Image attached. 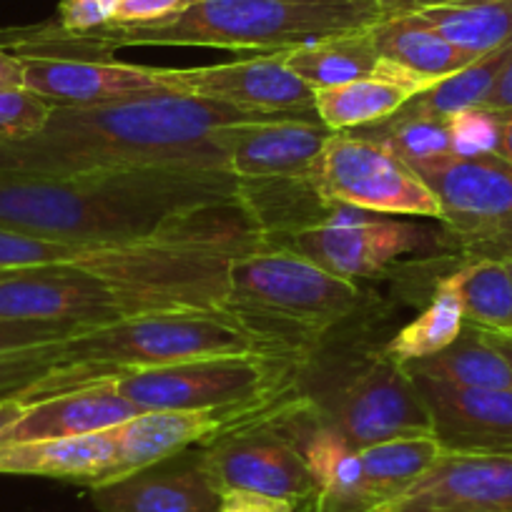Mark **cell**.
Here are the masks:
<instances>
[{
	"label": "cell",
	"instance_id": "obj_1",
	"mask_svg": "<svg viewBox=\"0 0 512 512\" xmlns=\"http://www.w3.org/2000/svg\"><path fill=\"white\" fill-rule=\"evenodd\" d=\"M0 229L66 244L136 246L256 226L239 206V179L229 171L151 166L0 174Z\"/></svg>",
	"mask_w": 512,
	"mask_h": 512
},
{
	"label": "cell",
	"instance_id": "obj_2",
	"mask_svg": "<svg viewBox=\"0 0 512 512\" xmlns=\"http://www.w3.org/2000/svg\"><path fill=\"white\" fill-rule=\"evenodd\" d=\"M251 113L229 103L161 91L91 106H53L38 131L0 141V174H101L194 166L226 171L214 134Z\"/></svg>",
	"mask_w": 512,
	"mask_h": 512
},
{
	"label": "cell",
	"instance_id": "obj_3",
	"mask_svg": "<svg viewBox=\"0 0 512 512\" xmlns=\"http://www.w3.org/2000/svg\"><path fill=\"white\" fill-rule=\"evenodd\" d=\"M382 18L379 0H191L176 16L144 26H106L86 36L36 26L18 28L16 38L28 46L103 56L131 46L221 48L262 56L369 31Z\"/></svg>",
	"mask_w": 512,
	"mask_h": 512
},
{
	"label": "cell",
	"instance_id": "obj_4",
	"mask_svg": "<svg viewBox=\"0 0 512 512\" xmlns=\"http://www.w3.org/2000/svg\"><path fill=\"white\" fill-rule=\"evenodd\" d=\"M56 362L38 382L18 392L23 405L113 382L131 372L169 367L224 354H284L274 332L259 329L229 307L166 309L83 329L56 342Z\"/></svg>",
	"mask_w": 512,
	"mask_h": 512
},
{
	"label": "cell",
	"instance_id": "obj_5",
	"mask_svg": "<svg viewBox=\"0 0 512 512\" xmlns=\"http://www.w3.org/2000/svg\"><path fill=\"white\" fill-rule=\"evenodd\" d=\"M362 304L357 282L334 277L289 246L269 241L229 264V302L241 317H262L307 334L337 327Z\"/></svg>",
	"mask_w": 512,
	"mask_h": 512
},
{
	"label": "cell",
	"instance_id": "obj_6",
	"mask_svg": "<svg viewBox=\"0 0 512 512\" xmlns=\"http://www.w3.org/2000/svg\"><path fill=\"white\" fill-rule=\"evenodd\" d=\"M166 309H206L179 294L123 282L81 267L0 272V319L103 327Z\"/></svg>",
	"mask_w": 512,
	"mask_h": 512
},
{
	"label": "cell",
	"instance_id": "obj_7",
	"mask_svg": "<svg viewBox=\"0 0 512 512\" xmlns=\"http://www.w3.org/2000/svg\"><path fill=\"white\" fill-rule=\"evenodd\" d=\"M289 362L284 354H224L113 379L141 412L251 410L282 400Z\"/></svg>",
	"mask_w": 512,
	"mask_h": 512
},
{
	"label": "cell",
	"instance_id": "obj_8",
	"mask_svg": "<svg viewBox=\"0 0 512 512\" xmlns=\"http://www.w3.org/2000/svg\"><path fill=\"white\" fill-rule=\"evenodd\" d=\"M299 400H284L262 420L226 432L206 442L199 462L216 495L234 492L274 497V500L314 502L317 485L302 455L297 435L284 420Z\"/></svg>",
	"mask_w": 512,
	"mask_h": 512
},
{
	"label": "cell",
	"instance_id": "obj_9",
	"mask_svg": "<svg viewBox=\"0 0 512 512\" xmlns=\"http://www.w3.org/2000/svg\"><path fill=\"white\" fill-rule=\"evenodd\" d=\"M309 181L329 204L354 206L372 214L440 221L437 196L415 169L392 149L362 134L334 131Z\"/></svg>",
	"mask_w": 512,
	"mask_h": 512
},
{
	"label": "cell",
	"instance_id": "obj_10",
	"mask_svg": "<svg viewBox=\"0 0 512 512\" xmlns=\"http://www.w3.org/2000/svg\"><path fill=\"white\" fill-rule=\"evenodd\" d=\"M440 204V221L472 259L512 256V164L500 156L412 166Z\"/></svg>",
	"mask_w": 512,
	"mask_h": 512
},
{
	"label": "cell",
	"instance_id": "obj_11",
	"mask_svg": "<svg viewBox=\"0 0 512 512\" xmlns=\"http://www.w3.org/2000/svg\"><path fill=\"white\" fill-rule=\"evenodd\" d=\"M432 241L430 231L420 224L334 204L322 221L289 234L284 246L299 251L334 277L357 282L384 272L400 256L422 251Z\"/></svg>",
	"mask_w": 512,
	"mask_h": 512
},
{
	"label": "cell",
	"instance_id": "obj_12",
	"mask_svg": "<svg viewBox=\"0 0 512 512\" xmlns=\"http://www.w3.org/2000/svg\"><path fill=\"white\" fill-rule=\"evenodd\" d=\"M322 420L354 450L432 435L430 412L415 382L384 354L369 359L339 387Z\"/></svg>",
	"mask_w": 512,
	"mask_h": 512
},
{
	"label": "cell",
	"instance_id": "obj_13",
	"mask_svg": "<svg viewBox=\"0 0 512 512\" xmlns=\"http://www.w3.org/2000/svg\"><path fill=\"white\" fill-rule=\"evenodd\" d=\"M23 66V88L53 106H91L169 91L159 68L113 61L103 53L66 48H16Z\"/></svg>",
	"mask_w": 512,
	"mask_h": 512
},
{
	"label": "cell",
	"instance_id": "obj_14",
	"mask_svg": "<svg viewBox=\"0 0 512 512\" xmlns=\"http://www.w3.org/2000/svg\"><path fill=\"white\" fill-rule=\"evenodd\" d=\"M332 134L317 113H279L221 126L214 139L231 176L269 181L312 174Z\"/></svg>",
	"mask_w": 512,
	"mask_h": 512
},
{
	"label": "cell",
	"instance_id": "obj_15",
	"mask_svg": "<svg viewBox=\"0 0 512 512\" xmlns=\"http://www.w3.org/2000/svg\"><path fill=\"white\" fill-rule=\"evenodd\" d=\"M164 86L174 93L229 103L251 113H317L309 88L284 63V53H262L241 61L199 68H159Z\"/></svg>",
	"mask_w": 512,
	"mask_h": 512
},
{
	"label": "cell",
	"instance_id": "obj_16",
	"mask_svg": "<svg viewBox=\"0 0 512 512\" xmlns=\"http://www.w3.org/2000/svg\"><path fill=\"white\" fill-rule=\"evenodd\" d=\"M364 512H512V452L442 450L410 487Z\"/></svg>",
	"mask_w": 512,
	"mask_h": 512
},
{
	"label": "cell",
	"instance_id": "obj_17",
	"mask_svg": "<svg viewBox=\"0 0 512 512\" xmlns=\"http://www.w3.org/2000/svg\"><path fill=\"white\" fill-rule=\"evenodd\" d=\"M282 405V400L251 410H154L141 412L134 420L116 427V460L108 467L103 480L96 487L108 482L123 480L134 472L154 467L159 462L171 460L189 450L191 445L209 442L214 437L244 427L249 422L262 420L269 412Z\"/></svg>",
	"mask_w": 512,
	"mask_h": 512
},
{
	"label": "cell",
	"instance_id": "obj_18",
	"mask_svg": "<svg viewBox=\"0 0 512 512\" xmlns=\"http://www.w3.org/2000/svg\"><path fill=\"white\" fill-rule=\"evenodd\" d=\"M412 382L425 400L432 435L442 450L512 452V387H455L425 377H412Z\"/></svg>",
	"mask_w": 512,
	"mask_h": 512
},
{
	"label": "cell",
	"instance_id": "obj_19",
	"mask_svg": "<svg viewBox=\"0 0 512 512\" xmlns=\"http://www.w3.org/2000/svg\"><path fill=\"white\" fill-rule=\"evenodd\" d=\"M91 497L101 512H219L221 505L199 452H181L123 480L91 487Z\"/></svg>",
	"mask_w": 512,
	"mask_h": 512
},
{
	"label": "cell",
	"instance_id": "obj_20",
	"mask_svg": "<svg viewBox=\"0 0 512 512\" xmlns=\"http://www.w3.org/2000/svg\"><path fill=\"white\" fill-rule=\"evenodd\" d=\"M141 415L113 382H98L81 390L61 392L26 405L21 420L8 430L3 445L36 440H58V437H81L93 432L113 430L123 422Z\"/></svg>",
	"mask_w": 512,
	"mask_h": 512
},
{
	"label": "cell",
	"instance_id": "obj_21",
	"mask_svg": "<svg viewBox=\"0 0 512 512\" xmlns=\"http://www.w3.org/2000/svg\"><path fill=\"white\" fill-rule=\"evenodd\" d=\"M435 78L407 71L395 63L379 61L372 76L352 83L314 91L317 118L332 131H352L382 123L400 111L407 101L435 86Z\"/></svg>",
	"mask_w": 512,
	"mask_h": 512
},
{
	"label": "cell",
	"instance_id": "obj_22",
	"mask_svg": "<svg viewBox=\"0 0 512 512\" xmlns=\"http://www.w3.org/2000/svg\"><path fill=\"white\" fill-rule=\"evenodd\" d=\"M116 427L81 437L0 445V475L53 477L96 487L116 460Z\"/></svg>",
	"mask_w": 512,
	"mask_h": 512
},
{
	"label": "cell",
	"instance_id": "obj_23",
	"mask_svg": "<svg viewBox=\"0 0 512 512\" xmlns=\"http://www.w3.org/2000/svg\"><path fill=\"white\" fill-rule=\"evenodd\" d=\"M299 447L317 485L314 512H364L369 507L362 455L327 422L297 432Z\"/></svg>",
	"mask_w": 512,
	"mask_h": 512
},
{
	"label": "cell",
	"instance_id": "obj_24",
	"mask_svg": "<svg viewBox=\"0 0 512 512\" xmlns=\"http://www.w3.org/2000/svg\"><path fill=\"white\" fill-rule=\"evenodd\" d=\"M369 38H372L374 51L382 61L422 73V76L435 78V81H442V78L452 76V73L462 71L472 61H477L470 53L460 51L450 41H445L417 13L382 18L369 28Z\"/></svg>",
	"mask_w": 512,
	"mask_h": 512
},
{
	"label": "cell",
	"instance_id": "obj_25",
	"mask_svg": "<svg viewBox=\"0 0 512 512\" xmlns=\"http://www.w3.org/2000/svg\"><path fill=\"white\" fill-rule=\"evenodd\" d=\"M405 372L455 387H482V390L512 387V367L507 359L492 347L485 332L472 324H465L460 337L437 354L405 364Z\"/></svg>",
	"mask_w": 512,
	"mask_h": 512
},
{
	"label": "cell",
	"instance_id": "obj_26",
	"mask_svg": "<svg viewBox=\"0 0 512 512\" xmlns=\"http://www.w3.org/2000/svg\"><path fill=\"white\" fill-rule=\"evenodd\" d=\"M417 16L472 58L512 46V0H457Z\"/></svg>",
	"mask_w": 512,
	"mask_h": 512
},
{
	"label": "cell",
	"instance_id": "obj_27",
	"mask_svg": "<svg viewBox=\"0 0 512 512\" xmlns=\"http://www.w3.org/2000/svg\"><path fill=\"white\" fill-rule=\"evenodd\" d=\"M460 299L465 324L485 332H512V279L500 259H470L440 279Z\"/></svg>",
	"mask_w": 512,
	"mask_h": 512
},
{
	"label": "cell",
	"instance_id": "obj_28",
	"mask_svg": "<svg viewBox=\"0 0 512 512\" xmlns=\"http://www.w3.org/2000/svg\"><path fill=\"white\" fill-rule=\"evenodd\" d=\"M382 58L374 51L369 31L327 38L312 46L284 53V63L314 91L344 86L357 78L372 76Z\"/></svg>",
	"mask_w": 512,
	"mask_h": 512
},
{
	"label": "cell",
	"instance_id": "obj_29",
	"mask_svg": "<svg viewBox=\"0 0 512 512\" xmlns=\"http://www.w3.org/2000/svg\"><path fill=\"white\" fill-rule=\"evenodd\" d=\"M364 467L369 507L390 500L397 492L410 487L432 462L442 455L437 437H402L359 450Z\"/></svg>",
	"mask_w": 512,
	"mask_h": 512
},
{
	"label": "cell",
	"instance_id": "obj_30",
	"mask_svg": "<svg viewBox=\"0 0 512 512\" xmlns=\"http://www.w3.org/2000/svg\"><path fill=\"white\" fill-rule=\"evenodd\" d=\"M462 329H465V314H462L460 299L455 297L452 289L437 282L432 302L384 344L382 354L405 367V364L445 349L447 344L460 337Z\"/></svg>",
	"mask_w": 512,
	"mask_h": 512
},
{
	"label": "cell",
	"instance_id": "obj_31",
	"mask_svg": "<svg viewBox=\"0 0 512 512\" xmlns=\"http://www.w3.org/2000/svg\"><path fill=\"white\" fill-rule=\"evenodd\" d=\"M510 51L512 46H507L477 58V61H472L462 71L437 81L430 91L420 93L412 101H407L402 108L415 113H427V116L450 118L452 113L465 111V108L485 106L487 96H490L492 86H495Z\"/></svg>",
	"mask_w": 512,
	"mask_h": 512
},
{
	"label": "cell",
	"instance_id": "obj_32",
	"mask_svg": "<svg viewBox=\"0 0 512 512\" xmlns=\"http://www.w3.org/2000/svg\"><path fill=\"white\" fill-rule=\"evenodd\" d=\"M357 134L392 149L407 166L450 156L447 118L427 116V113H415L407 111V108L392 113L387 121L374 123V126L367 128H357Z\"/></svg>",
	"mask_w": 512,
	"mask_h": 512
},
{
	"label": "cell",
	"instance_id": "obj_33",
	"mask_svg": "<svg viewBox=\"0 0 512 512\" xmlns=\"http://www.w3.org/2000/svg\"><path fill=\"white\" fill-rule=\"evenodd\" d=\"M450 131V156L457 159H480L495 156L500 149L502 118L485 106L465 108L447 118Z\"/></svg>",
	"mask_w": 512,
	"mask_h": 512
},
{
	"label": "cell",
	"instance_id": "obj_34",
	"mask_svg": "<svg viewBox=\"0 0 512 512\" xmlns=\"http://www.w3.org/2000/svg\"><path fill=\"white\" fill-rule=\"evenodd\" d=\"M51 108L53 103L26 88L0 91V141L23 139L38 131L51 116Z\"/></svg>",
	"mask_w": 512,
	"mask_h": 512
},
{
	"label": "cell",
	"instance_id": "obj_35",
	"mask_svg": "<svg viewBox=\"0 0 512 512\" xmlns=\"http://www.w3.org/2000/svg\"><path fill=\"white\" fill-rule=\"evenodd\" d=\"M56 342L26 352L0 354V397H16L43 377L56 362Z\"/></svg>",
	"mask_w": 512,
	"mask_h": 512
},
{
	"label": "cell",
	"instance_id": "obj_36",
	"mask_svg": "<svg viewBox=\"0 0 512 512\" xmlns=\"http://www.w3.org/2000/svg\"><path fill=\"white\" fill-rule=\"evenodd\" d=\"M81 324L71 322H18V319H0V354L26 352L43 344L61 342L71 334L83 332Z\"/></svg>",
	"mask_w": 512,
	"mask_h": 512
},
{
	"label": "cell",
	"instance_id": "obj_37",
	"mask_svg": "<svg viewBox=\"0 0 512 512\" xmlns=\"http://www.w3.org/2000/svg\"><path fill=\"white\" fill-rule=\"evenodd\" d=\"M116 6L118 0H61L56 26L71 36H86L106 28Z\"/></svg>",
	"mask_w": 512,
	"mask_h": 512
},
{
	"label": "cell",
	"instance_id": "obj_38",
	"mask_svg": "<svg viewBox=\"0 0 512 512\" xmlns=\"http://www.w3.org/2000/svg\"><path fill=\"white\" fill-rule=\"evenodd\" d=\"M191 0H118L108 26H144V23L166 21L184 11Z\"/></svg>",
	"mask_w": 512,
	"mask_h": 512
},
{
	"label": "cell",
	"instance_id": "obj_39",
	"mask_svg": "<svg viewBox=\"0 0 512 512\" xmlns=\"http://www.w3.org/2000/svg\"><path fill=\"white\" fill-rule=\"evenodd\" d=\"M219 512H297V505L274 497L249 495V492H234L221 497Z\"/></svg>",
	"mask_w": 512,
	"mask_h": 512
},
{
	"label": "cell",
	"instance_id": "obj_40",
	"mask_svg": "<svg viewBox=\"0 0 512 512\" xmlns=\"http://www.w3.org/2000/svg\"><path fill=\"white\" fill-rule=\"evenodd\" d=\"M485 108H490V111H512V51L510 56H507L505 66H502L500 76H497L495 86H492L490 96H487L485 101Z\"/></svg>",
	"mask_w": 512,
	"mask_h": 512
},
{
	"label": "cell",
	"instance_id": "obj_41",
	"mask_svg": "<svg viewBox=\"0 0 512 512\" xmlns=\"http://www.w3.org/2000/svg\"><path fill=\"white\" fill-rule=\"evenodd\" d=\"M382 3V16L395 18V16H410V13L427 11L435 6H447V3H457V0H379Z\"/></svg>",
	"mask_w": 512,
	"mask_h": 512
},
{
	"label": "cell",
	"instance_id": "obj_42",
	"mask_svg": "<svg viewBox=\"0 0 512 512\" xmlns=\"http://www.w3.org/2000/svg\"><path fill=\"white\" fill-rule=\"evenodd\" d=\"M11 88H23L21 58L6 46H0V91H11Z\"/></svg>",
	"mask_w": 512,
	"mask_h": 512
},
{
	"label": "cell",
	"instance_id": "obj_43",
	"mask_svg": "<svg viewBox=\"0 0 512 512\" xmlns=\"http://www.w3.org/2000/svg\"><path fill=\"white\" fill-rule=\"evenodd\" d=\"M23 412H26V405L18 397H0V445L6 440L8 430L21 420Z\"/></svg>",
	"mask_w": 512,
	"mask_h": 512
},
{
	"label": "cell",
	"instance_id": "obj_44",
	"mask_svg": "<svg viewBox=\"0 0 512 512\" xmlns=\"http://www.w3.org/2000/svg\"><path fill=\"white\" fill-rule=\"evenodd\" d=\"M500 118H502V134H500V149H497V156L505 159L507 164H512V111L500 113Z\"/></svg>",
	"mask_w": 512,
	"mask_h": 512
},
{
	"label": "cell",
	"instance_id": "obj_45",
	"mask_svg": "<svg viewBox=\"0 0 512 512\" xmlns=\"http://www.w3.org/2000/svg\"><path fill=\"white\" fill-rule=\"evenodd\" d=\"M482 332H485V329H482ZM485 337L490 339L492 347H495L512 367V332H485Z\"/></svg>",
	"mask_w": 512,
	"mask_h": 512
},
{
	"label": "cell",
	"instance_id": "obj_46",
	"mask_svg": "<svg viewBox=\"0 0 512 512\" xmlns=\"http://www.w3.org/2000/svg\"><path fill=\"white\" fill-rule=\"evenodd\" d=\"M505 267H507V272H510V279H512V256H507L505 259Z\"/></svg>",
	"mask_w": 512,
	"mask_h": 512
}]
</instances>
